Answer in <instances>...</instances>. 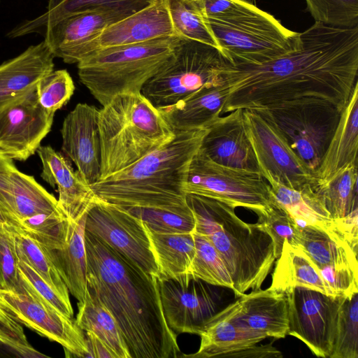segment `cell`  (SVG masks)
<instances>
[{"label": "cell", "instance_id": "cell-12", "mask_svg": "<svg viewBox=\"0 0 358 358\" xmlns=\"http://www.w3.org/2000/svg\"><path fill=\"white\" fill-rule=\"evenodd\" d=\"M85 231L159 277L158 266L143 222L127 210L99 198L89 209Z\"/></svg>", "mask_w": 358, "mask_h": 358}, {"label": "cell", "instance_id": "cell-49", "mask_svg": "<svg viewBox=\"0 0 358 358\" xmlns=\"http://www.w3.org/2000/svg\"><path fill=\"white\" fill-rule=\"evenodd\" d=\"M206 17L224 18L246 9L250 3L241 0H194ZM253 4V3H252Z\"/></svg>", "mask_w": 358, "mask_h": 358}, {"label": "cell", "instance_id": "cell-34", "mask_svg": "<svg viewBox=\"0 0 358 358\" xmlns=\"http://www.w3.org/2000/svg\"><path fill=\"white\" fill-rule=\"evenodd\" d=\"M138 1L155 0H49L46 12L18 24L7 34V36L14 38L34 33H44L48 28L69 15Z\"/></svg>", "mask_w": 358, "mask_h": 358}, {"label": "cell", "instance_id": "cell-45", "mask_svg": "<svg viewBox=\"0 0 358 358\" xmlns=\"http://www.w3.org/2000/svg\"><path fill=\"white\" fill-rule=\"evenodd\" d=\"M126 210L140 218L150 229L157 233L187 234L193 232L195 229V220L192 212L180 213L138 208Z\"/></svg>", "mask_w": 358, "mask_h": 358}, {"label": "cell", "instance_id": "cell-47", "mask_svg": "<svg viewBox=\"0 0 358 358\" xmlns=\"http://www.w3.org/2000/svg\"><path fill=\"white\" fill-rule=\"evenodd\" d=\"M15 235L8 225L0 224V289L22 292Z\"/></svg>", "mask_w": 358, "mask_h": 358}, {"label": "cell", "instance_id": "cell-51", "mask_svg": "<svg viewBox=\"0 0 358 358\" xmlns=\"http://www.w3.org/2000/svg\"><path fill=\"white\" fill-rule=\"evenodd\" d=\"M85 338L89 351L87 357L115 358L113 352L94 334L86 331Z\"/></svg>", "mask_w": 358, "mask_h": 358}, {"label": "cell", "instance_id": "cell-42", "mask_svg": "<svg viewBox=\"0 0 358 358\" xmlns=\"http://www.w3.org/2000/svg\"><path fill=\"white\" fill-rule=\"evenodd\" d=\"M315 22L336 27L358 26V0H305Z\"/></svg>", "mask_w": 358, "mask_h": 358}, {"label": "cell", "instance_id": "cell-27", "mask_svg": "<svg viewBox=\"0 0 358 358\" xmlns=\"http://www.w3.org/2000/svg\"><path fill=\"white\" fill-rule=\"evenodd\" d=\"M358 82L341 117L322 162L315 172L316 185L327 182L350 164H357Z\"/></svg>", "mask_w": 358, "mask_h": 358}, {"label": "cell", "instance_id": "cell-35", "mask_svg": "<svg viewBox=\"0 0 358 358\" xmlns=\"http://www.w3.org/2000/svg\"><path fill=\"white\" fill-rule=\"evenodd\" d=\"M331 217L341 220L357 209V164H350L327 182L315 185Z\"/></svg>", "mask_w": 358, "mask_h": 358}, {"label": "cell", "instance_id": "cell-40", "mask_svg": "<svg viewBox=\"0 0 358 358\" xmlns=\"http://www.w3.org/2000/svg\"><path fill=\"white\" fill-rule=\"evenodd\" d=\"M330 358H358V292L345 297L337 315Z\"/></svg>", "mask_w": 358, "mask_h": 358}, {"label": "cell", "instance_id": "cell-36", "mask_svg": "<svg viewBox=\"0 0 358 358\" xmlns=\"http://www.w3.org/2000/svg\"><path fill=\"white\" fill-rule=\"evenodd\" d=\"M164 2L178 36L219 49L206 17L194 0H164Z\"/></svg>", "mask_w": 358, "mask_h": 358}, {"label": "cell", "instance_id": "cell-30", "mask_svg": "<svg viewBox=\"0 0 358 358\" xmlns=\"http://www.w3.org/2000/svg\"><path fill=\"white\" fill-rule=\"evenodd\" d=\"M276 259L270 288L286 294L296 287H303L334 296L316 265L299 247L285 241Z\"/></svg>", "mask_w": 358, "mask_h": 358}, {"label": "cell", "instance_id": "cell-32", "mask_svg": "<svg viewBox=\"0 0 358 358\" xmlns=\"http://www.w3.org/2000/svg\"><path fill=\"white\" fill-rule=\"evenodd\" d=\"M144 225L158 266V279H173L189 274L195 255L193 232L161 234Z\"/></svg>", "mask_w": 358, "mask_h": 358}, {"label": "cell", "instance_id": "cell-8", "mask_svg": "<svg viewBox=\"0 0 358 358\" xmlns=\"http://www.w3.org/2000/svg\"><path fill=\"white\" fill-rule=\"evenodd\" d=\"M227 61L214 46L179 37L172 57L144 85L141 94L157 108L172 106L217 82Z\"/></svg>", "mask_w": 358, "mask_h": 358}, {"label": "cell", "instance_id": "cell-3", "mask_svg": "<svg viewBox=\"0 0 358 358\" xmlns=\"http://www.w3.org/2000/svg\"><path fill=\"white\" fill-rule=\"evenodd\" d=\"M208 128L175 133L162 146L90 185L101 200L125 209L192 213L184 192L189 164Z\"/></svg>", "mask_w": 358, "mask_h": 358}, {"label": "cell", "instance_id": "cell-6", "mask_svg": "<svg viewBox=\"0 0 358 358\" xmlns=\"http://www.w3.org/2000/svg\"><path fill=\"white\" fill-rule=\"evenodd\" d=\"M178 38L166 36L96 50L77 64L80 81L102 106L117 95L141 93L171 59Z\"/></svg>", "mask_w": 358, "mask_h": 358}, {"label": "cell", "instance_id": "cell-11", "mask_svg": "<svg viewBox=\"0 0 358 358\" xmlns=\"http://www.w3.org/2000/svg\"><path fill=\"white\" fill-rule=\"evenodd\" d=\"M243 115L259 171L267 182L294 189L316 185L315 173L296 154L271 120L254 110L244 109Z\"/></svg>", "mask_w": 358, "mask_h": 358}, {"label": "cell", "instance_id": "cell-10", "mask_svg": "<svg viewBox=\"0 0 358 358\" xmlns=\"http://www.w3.org/2000/svg\"><path fill=\"white\" fill-rule=\"evenodd\" d=\"M184 192L248 208L256 214L273 201L270 185L260 173L219 164L199 151L189 164Z\"/></svg>", "mask_w": 358, "mask_h": 358}, {"label": "cell", "instance_id": "cell-39", "mask_svg": "<svg viewBox=\"0 0 358 358\" xmlns=\"http://www.w3.org/2000/svg\"><path fill=\"white\" fill-rule=\"evenodd\" d=\"M69 220L62 213L39 214L16 222L12 227L22 232L45 249L61 248L66 241Z\"/></svg>", "mask_w": 358, "mask_h": 358}, {"label": "cell", "instance_id": "cell-43", "mask_svg": "<svg viewBox=\"0 0 358 358\" xmlns=\"http://www.w3.org/2000/svg\"><path fill=\"white\" fill-rule=\"evenodd\" d=\"M38 103L48 112L54 114L70 100L75 90L71 76L66 69L52 71L36 85Z\"/></svg>", "mask_w": 358, "mask_h": 358}, {"label": "cell", "instance_id": "cell-4", "mask_svg": "<svg viewBox=\"0 0 358 358\" xmlns=\"http://www.w3.org/2000/svg\"><path fill=\"white\" fill-rule=\"evenodd\" d=\"M194 220V231L204 236L222 258L239 297L256 290L270 273L274 262L273 241L258 222L249 224L235 208L218 200L187 194Z\"/></svg>", "mask_w": 358, "mask_h": 358}, {"label": "cell", "instance_id": "cell-26", "mask_svg": "<svg viewBox=\"0 0 358 358\" xmlns=\"http://www.w3.org/2000/svg\"><path fill=\"white\" fill-rule=\"evenodd\" d=\"M240 319L250 329L267 337L284 338L289 329L285 294L271 288L252 290L238 297Z\"/></svg>", "mask_w": 358, "mask_h": 358}, {"label": "cell", "instance_id": "cell-13", "mask_svg": "<svg viewBox=\"0 0 358 358\" xmlns=\"http://www.w3.org/2000/svg\"><path fill=\"white\" fill-rule=\"evenodd\" d=\"M288 302L287 335L303 343L319 357L332 351L340 306L345 297L327 295L303 287L285 294Z\"/></svg>", "mask_w": 358, "mask_h": 358}, {"label": "cell", "instance_id": "cell-24", "mask_svg": "<svg viewBox=\"0 0 358 358\" xmlns=\"http://www.w3.org/2000/svg\"><path fill=\"white\" fill-rule=\"evenodd\" d=\"M54 58L43 41L0 64V110L28 93L52 72Z\"/></svg>", "mask_w": 358, "mask_h": 358}, {"label": "cell", "instance_id": "cell-33", "mask_svg": "<svg viewBox=\"0 0 358 358\" xmlns=\"http://www.w3.org/2000/svg\"><path fill=\"white\" fill-rule=\"evenodd\" d=\"M77 325L85 331H91L113 352L115 358H131L127 344L110 311L88 290L85 300L78 301Z\"/></svg>", "mask_w": 358, "mask_h": 358}, {"label": "cell", "instance_id": "cell-9", "mask_svg": "<svg viewBox=\"0 0 358 358\" xmlns=\"http://www.w3.org/2000/svg\"><path fill=\"white\" fill-rule=\"evenodd\" d=\"M254 110L275 124L293 150L315 173L342 113L333 103L317 99L288 102Z\"/></svg>", "mask_w": 358, "mask_h": 358}, {"label": "cell", "instance_id": "cell-52", "mask_svg": "<svg viewBox=\"0 0 358 358\" xmlns=\"http://www.w3.org/2000/svg\"><path fill=\"white\" fill-rule=\"evenodd\" d=\"M13 163V161L11 158L8 157L6 154H4L0 150V170L7 167ZM0 224L8 225V220L6 212L3 207L0 204Z\"/></svg>", "mask_w": 358, "mask_h": 358}, {"label": "cell", "instance_id": "cell-44", "mask_svg": "<svg viewBox=\"0 0 358 358\" xmlns=\"http://www.w3.org/2000/svg\"><path fill=\"white\" fill-rule=\"evenodd\" d=\"M18 260L22 292H28L68 317L73 318V310L70 299L62 296L27 264Z\"/></svg>", "mask_w": 358, "mask_h": 358}, {"label": "cell", "instance_id": "cell-31", "mask_svg": "<svg viewBox=\"0 0 358 358\" xmlns=\"http://www.w3.org/2000/svg\"><path fill=\"white\" fill-rule=\"evenodd\" d=\"M317 268L324 266L358 268L357 250L343 236L316 226L299 227L296 245Z\"/></svg>", "mask_w": 358, "mask_h": 358}, {"label": "cell", "instance_id": "cell-19", "mask_svg": "<svg viewBox=\"0 0 358 358\" xmlns=\"http://www.w3.org/2000/svg\"><path fill=\"white\" fill-rule=\"evenodd\" d=\"M99 113L94 106L78 103L64 118L61 129L62 152L90 185L101 177Z\"/></svg>", "mask_w": 358, "mask_h": 358}, {"label": "cell", "instance_id": "cell-23", "mask_svg": "<svg viewBox=\"0 0 358 358\" xmlns=\"http://www.w3.org/2000/svg\"><path fill=\"white\" fill-rule=\"evenodd\" d=\"M0 204L8 226L39 214L64 213L57 199L33 176L20 172L14 163L0 170Z\"/></svg>", "mask_w": 358, "mask_h": 358}, {"label": "cell", "instance_id": "cell-2", "mask_svg": "<svg viewBox=\"0 0 358 358\" xmlns=\"http://www.w3.org/2000/svg\"><path fill=\"white\" fill-rule=\"evenodd\" d=\"M87 290L110 311L131 358H176L177 335L164 315L157 277L85 231Z\"/></svg>", "mask_w": 358, "mask_h": 358}, {"label": "cell", "instance_id": "cell-53", "mask_svg": "<svg viewBox=\"0 0 358 358\" xmlns=\"http://www.w3.org/2000/svg\"><path fill=\"white\" fill-rule=\"evenodd\" d=\"M241 1L255 4V2L256 0H241Z\"/></svg>", "mask_w": 358, "mask_h": 358}, {"label": "cell", "instance_id": "cell-18", "mask_svg": "<svg viewBox=\"0 0 358 358\" xmlns=\"http://www.w3.org/2000/svg\"><path fill=\"white\" fill-rule=\"evenodd\" d=\"M153 1H132L69 15L45 31L44 41L54 57L64 62L75 50L97 36L106 27Z\"/></svg>", "mask_w": 358, "mask_h": 358}, {"label": "cell", "instance_id": "cell-46", "mask_svg": "<svg viewBox=\"0 0 358 358\" xmlns=\"http://www.w3.org/2000/svg\"><path fill=\"white\" fill-rule=\"evenodd\" d=\"M0 353L17 357H44L28 342L22 325L0 307Z\"/></svg>", "mask_w": 358, "mask_h": 358}, {"label": "cell", "instance_id": "cell-5", "mask_svg": "<svg viewBox=\"0 0 358 358\" xmlns=\"http://www.w3.org/2000/svg\"><path fill=\"white\" fill-rule=\"evenodd\" d=\"M99 128L101 179L130 166L175 136L160 110L141 93L119 94L103 106Z\"/></svg>", "mask_w": 358, "mask_h": 358}, {"label": "cell", "instance_id": "cell-48", "mask_svg": "<svg viewBox=\"0 0 358 358\" xmlns=\"http://www.w3.org/2000/svg\"><path fill=\"white\" fill-rule=\"evenodd\" d=\"M318 270L334 296L349 297L358 292V268L324 266Z\"/></svg>", "mask_w": 358, "mask_h": 358}, {"label": "cell", "instance_id": "cell-38", "mask_svg": "<svg viewBox=\"0 0 358 358\" xmlns=\"http://www.w3.org/2000/svg\"><path fill=\"white\" fill-rule=\"evenodd\" d=\"M18 259L23 261L62 296L69 299V289L43 247L12 227Z\"/></svg>", "mask_w": 358, "mask_h": 358}, {"label": "cell", "instance_id": "cell-21", "mask_svg": "<svg viewBox=\"0 0 358 358\" xmlns=\"http://www.w3.org/2000/svg\"><path fill=\"white\" fill-rule=\"evenodd\" d=\"M36 152L43 165L41 178L52 187H57L59 207L69 220H79L98 199L90 185L52 147L40 145Z\"/></svg>", "mask_w": 358, "mask_h": 358}, {"label": "cell", "instance_id": "cell-15", "mask_svg": "<svg viewBox=\"0 0 358 358\" xmlns=\"http://www.w3.org/2000/svg\"><path fill=\"white\" fill-rule=\"evenodd\" d=\"M0 307L20 324L59 343L66 357H88L84 331L76 320L31 294L0 289Z\"/></svg>", "mask_w": 358, "mask_h": 358}, {"label": "cell", "instance_id": "cell-14", "mask_svg": "<svg viewBox=\"0 0 358 358\" xmlns=\"http://www.w3.org/2000/svg\"><path fill=\"white\" fill-rule=\"evenodd\" d=\"M165 320L176 334L199 335L219 310L221 297L215 285L187 274L173 279H157Z\"/></svg>", "mask_w": 358, "mask_h": 358}, {"label": "cell", "instance_id": "cell-29", "mask_svg": "<svg viewBox=\"0 0 358 358\" xmlns=\"http://www.w3.org/2000/svg\"><path fill=\"white\" fill-rule=\"evenodd\" d=\"M87 214L76 221L69 220L66 241L56 250H46L69 292L78 301H83L87 287V259L85 246Z\"/></svg>", "mask_w": 358, "mask_h": 358}, {"label": "cell", "instance_id": "cell-20", "mask_svg": "<svg viewBox=\"0 0 358 358\" xmlns=\"http://www.w3.org/2000/svg\"><path fill=\"white\" fill-rule=\"evenodd\" d=\"M243 111L236 109L220 116L208 128L199 151L219 164L260 173Z\"/></svg>", "mask_w": 358, "mask_h": 358}, {"label": "cell", "instance_id": "cell-7", "mask_svg": "<svg viewBox=\"0 0 358 358\" xmlns=\"http://www.w3.org/2000/svg\"><path fill=\"white\" fill-rule=\"evenodd\" d=\"M206 18L220 50L233 64H262L301 47V33L252 3L231 16Z\"/></svg>", "mask_w": 358, "mask_h": 358}, {"label": "cell", "instance_id": "cell-17", "mask_svg": "<svg viewBox=\"0 0 358 358\" xmlns=\"http://www.w3.org/2000/svg\"><path fill=\"white\" fill-rule=\"evenodd\" d=\"M172 36L177 35L164 0H155L106 27L97 36L75 50L64 62L78 64L89 54L100 49L137 44Z\"/></svg>", "mask_w": 358, "mask_h": 358}, {"label": "cell", "instance_id": "cell-41", "mask_svg": "<svg viewBox=\"0 0 358 358\" xmlns=\"http://www.w3.org/2000/svg\"><path fill=\"white\" fill-rule=\"evenodd\" d=\"M257 215L259 217L257 222L264 227L273 241L275 259L280 257L285 241L296 245L299 227L274 199L268 207Z\"/></svg>", "mask_w": 358, "mask_h": 358}, {"label": "cell", "instance_id": "cell-1", "mask_svg": "<svg viewBox=\"0 0 358 358\" xmlns=\"http://www.w3.org/2000/svg\"><path fill=\"white\" fill-rule=\"evenodd\" d=\"M301 41L298 50L262 64L227 61L219 74L227 90L222 115L308 99L329 101L342 112L357 83L358 26L315 22Z\"/></svg>", "mask_w": 358, "mask_h": 358}, {"label": "cell", "instance_id": "cell-50", "mask_svg": "<svg viewBox=\"0 0 358 358\" xmlns=\"http://www.w3.org/2000/svg\"><path fill=\"white\" fill-rule=\"evenodd\" d=\"M273 341L266 344L255 345L248 348L234 352L229 357L237 358H268L282 357L280 351L272 345Z\"/></svg>", "mask_w": 358, "mask_h": 358}, {"label": "cell", "instance_id": "cell-28", "mask_svg": "<svg viewBox=\"0 0 358 358\" xmlns=\"http://www.w3.org/2000/svg\"><path fill=\"white\" fill-rule=\"evenodd\" d=\"M268 183L275 201L289 215L299 227L316 226L346 239L338 220L331 217L315 185L306 184L294 189L274 181Z\"/></svg>", "mask_w": 358, "mask_h": 358}, {"label": "cell", "instance_id": "cell-22", "mask_svg": "<svg viewBox=\"0 0 358 358\" xmlns=\"http://www.w3.org/2000/svg\"><path fill=\"white\" fill-rule=\"evenodd\" d=\"M239 303L234 302L219 310L205 324L198 351L185 357H229L234 352L258 344L266 336L250 329L239 317Z\"/></svg>", "mask_w": 358, "mask_h": 358}, {"label": "cell", "instance_id": "cell-16", "mask_svg": "<svg viewBox=\"0 0 358 358\" xmlns=\"http://www.w3.org/2000/svg\"><path fill=\"white\" fill-rule=\"evenodd\" d=\"M36 87L0 110V150L12 159L34 155L51 130L55 115L40 105Z\"/></svg>", "mask_w": 358, "mask_h": 358}, {"label": "cell", "instance_id": "cell-37", "mask_svg": "<svg viewBox=\"0 0 358 358\" xmlns=\"http://www.w3.org/2000/svg\"><path fill=\"white\" fill-rule=\"evenodd\" d=\"M195 255L189 273L212 285L234 290L229 272L211 243L203 235L193 231Z\"/></svg>", "mask_w": 358, "mask_h": 358}, {"label": "cell", "instance_id": "cell-25", "mask_svg": "<svg viewBox=\"0 0 358 358\" xmlns=\"http://www.w3.org/2000/svg\"><path fill=\"white\" fill-rule=\"evenodd\" d=\"M227 94L226 87L219 78L179 102L158 109L174 133L208 128L222 115Z\"/></svg>", "mask_w": 358, "mask_h": 358}]
</instances>
